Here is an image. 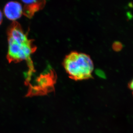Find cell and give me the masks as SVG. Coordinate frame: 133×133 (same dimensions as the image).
Here are the masks:
<instances>
[{
  "label": "cell",
  "instance_id": "6da1fadb",
  "mask_svg": "<svg viewBox=\"0 0 133 133\" xmlns=\"http://www.w3.org/2000/svg\"><path fill=\"white\" fill-rule=\"evenodd\" d=\"M8 48L6 58L9 63H18L26 60L29 67V76L26 79L29 80L30 75L34 71L31 56L36 51L37 47L33 40L29 39L28 35L19 23L14 21L8 30Z\"/></svg>",
  "mask_w": 133,
  "mask_h": 133
},
{
  "label": "cell",
  "instance_id": "7a4b0ae2",
  "mask_svg": "<svg viewBox=\"0 0 133 133\" xmlns=\"http://www.w3.org/2000/svg\"><path fill=\"white\" fill-rule=\"evenodd\" d=\"M63 65L71 79L83 80L92 77L94 65L90 56L86 54L71 52L64 58Z\"/></svg>",
  "mask_w": 133,
  "mask_h": 133
},
{
  "label": "cell",
  "instance_id": "3957f363",
  "mask_svg": "<svg viewBox=\"0 0 133 133\" xmlns=\"http://www.w3.org/2000/svg\"><path fill=\"white\" fill-rule=\"evenodd\" d=\"M56 75L53 71L41 75L35 84L29 85L26 97L45 95L54 90L56 82Z\"/></svg>",
  "mask_w": 133,
  "mask_h": 133
},
{
  "label": "cell",
  "instance_id": "277c9868",
  "mask_svg": "<svg viewBox=\"0 0 133 133\" xmlns=\"http://www.w3.org/2000/svg\"><path fill=\"white\" fill-rule=\"evenodd\" d=\"M4 14L9 20L15 21L23 14V8L21 4L17 1L7 3L4 9Z\"/></svg>",
  "mask_w": 133,
  "mask_h": 133
},
{
  "label": "cell",
  "instance_id": "5b68a950",
  "mask_svg": "<svg viewBox=\"0 0 133 133\" xmlns=\"http://www.w3.org/2000/svg\"><path fill=\"white\" fill-rule=\"evenodd\" d=\"M24 4L23 14L27 17L31 18L35 12L42 9L45 5V1H23Z\"/></svg>",
  "mask_w": 133,
  "mask_h": 133
},
{
  "label": "cell",
  "instance_id": "8992f818",
  "mask_svg": "<svg viewBox=\"0 0 133 133\" xmlns=\"http://www.w3.org/2000/svg\"><path fill=\"white\" fill-rule=\"evenodd\" d=\"M129 87L130 89L131 90L132 94H133V78L130 81V83H129Z\"/></svg>",
  "mask_w": 133,
  "mask_h": 133
},
{
  "label": "cell",
  "instance_id": "52a82bcc",
  "mask_svg": "<svg viewBox=\"0 0 133 133\" xmlns=\"http://www.w3.org/2000/svg\"><path fill=\"white\" fill-rule=\"evenodd\" d=\"M3 21V14L1 12V10H0V25H1Z\"/></svg>",
  "mask_w": 133,
  "mask_h": 133
}]
</instances>
